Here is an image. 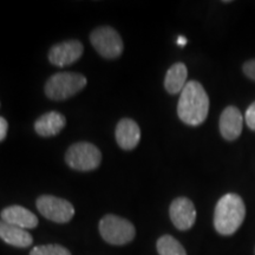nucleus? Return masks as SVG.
Masks as SVG:
<instances>
[{
	"instance_id": "f257e3e1",
	"label": "nucleus",
	"mask_w": 255,
	"mask_h": 255,
	"mask_svg": "<svg viewBox=\"0 0 255 255\" xmlns=\"http://www.w3.org/2000/svg\"><path fill=\"white\" fill-rule=\"evenodd\" d=\"M209 111V98L205 88L196 81H189L181 92L177 115L187 126L197 127L205 122Z\"/></svg>"
},
{
	"instance_id": "f03ea898",
	"label": "nucleus",
	"mask_w": 255,
	"mask_h": 255,
	"mask_svg": "<svg viewBox=\"0 0 255 255\" xmlns=\"http://www.w3.org/2000/svg\"><path fill=\"white\" fill-rule=\"evenodd\" d=\"M246 218V206L238 194H226L216 203L214 227L219 234L233 235L240 228Z\"/></svg>"
},
{
	"instance_id": "7ed1b4c3",
	"label": "nucleus",
	"mask_w": 255,
	"mask_h": 255,
	"mask_svg": "<svg viewBox=\"0 0 255 255\" xmlns=\"http://www.w3.org/2000/svg\"><path fill=\"white\" fill-rule=\"evenodd\" d=\"M87 78L77 72H58L47 79L45 95L53 101H65L87 87Z\"/></svg>"
},
{
	"instance_id": "20e7f679",
	"label": "nucleus",
	"mask_w": 255,
	"mask_h": 255,
	"mask_svg": "<svg viewBox=\"0 0 255 255\" xmlns=\"http://www.w3.org/2000/svg\"><path fill=\"white\" fill-rule=\"evenodd\" d=\"M100 233L108 244L123 246L135 239L136 229L129 220L108 214L100 221Z\"/></svg>"
},
{
	"instance_id": "39448f33",
	"label": "nucleus",
	"mask_w": 255,
	"mask_h": 255,
	"mask_svg": "<svg viewBox=\"0 0 255 255\" xmlns=\"http://www.w3.org/2000/svg\"><path fill=\"white\" fill-rule=\"evenodd\" d=\"M65 162L70 168L78 171H91L100 167L101 150L89 142L72 144L65 154Z\"/></svg>"
},
{
	"instance_id": "423d86ee",
	"label": "nucleus",
	"mask_w": 255,
	"mask_h": 255,
	"mask_svg": "<svg viewBox=\"0 0 255 255\" xmlns=\"http://www.w3.org/2000/svg\"><path fill=\"white\" fill-rule=\"evenodd\" d=\"M92 46L107 59L117 58L123 52V40L120 33L111 26L95 28L90 34Z\"/></svg>"
},
{
	"instance_id": "0eeeda50",
	"label": "nucleus",
	"mask_w": 255,
	"mask_h": 255,
	"mask_svg": "<svg viewBox=\"0 0 255 255\" xmlns=\"http://www.w3.org/2000/svg\"><path fill=\"white\" fill-rule=\"evenodd\" d=\"M37 209L44 218L57 223H66L75 215V208L68 200L53 195H41L37 199Z\"/></svg>"
},
{
	"instance_id": "6e6552de",
	"label": "nucleus",
	"mask_w": 255,
	"mask_h": 255,
	"mask_svg": "<svg viewBox=\"0 0 255 255\" xmlns=\"http://www.w3.org/2000/svg\"><path fill=\"white\" fill-rule=\"evenodd\" d=\"M83 44L79 40H65L50 49L49 60L52 65L65 68L76 63L83 56Z\"/></svg>"
},
{
	"instance_id": "1a4fd4ad",
	"label": "nucleus",
	"mask_w": 255,
	"mask_h": 255,
	"mask_svg": "<svg viewBox=\"0 0 255 255\" xmlns=\"http://www.w3.org/2000/svg\"><path fill=\"white\" fill-rule=\"evenodd\" d=\"M169 215L173 225L178 231H188L195 223V206L188 197H177L171 202Z\"/></svg>"
},
{
	"instance_id": "9d476101",
	"label": "nucleus",
	"mask_w": 255,
	"mask_h": 255,
	"mask_svg": "<svg viewBox=\"0 0 255 255\" xmlns=\"http://www.w3.org/2000/svg\"><path fill=\"white\" fill-rule=\"evenodd\" d=\"M244 127V117L237 107H228L222 111L220 117V132L227 141L239 138Z\"/></svg>"
},
{
	"instance_id": "9b49d317",
	"label": "nucleus",
	"mask_w": 255,
	"mask_h": 255,
	"mask_svg": "<svg viewBox=\"0 0 255 255\" xmlns=\"http://www.w3.org/2000/svg\"><path fill=\"white\" fill-rule=\"evenodd\" d=\"M116 141L123 150H132L141 141V129L131 119L121 120L116 127Z\"/></svg>"
},
{
	"instance_id": "f8f14e48",
	"label": "nucleus",
	"mask_w": 255,
	"mask_h": 255,
	"mask_svg": "<svg viewBox=\"0 0 255 255\" xmlns=\"http://www.w3.org/2000/svg\"><path fill=\"white\" fill-rule=\"evenodd\" d=\"M2 221L9 225L17 226L23 229H32L38 226V218L30 210L21 206H9L2 209L1 212Z\"/></svg>"
},
{
	"instance_id": "ddd939ff",
	"label": "nucleus",
	"mask_w": 255,
	"mask_h": 255,
	"mask_svg": "<svg viewBox=\"0 0 255 255\" xmlns=\"http://www.w3.org/2000/svg\"><path fill=\"white\" fill-rule=\"evenodd\" d=\"M65 124L66 120L62 114L57 111H50V113L41 115L36 121L34 130L41 137H51L58 135Z\"/></svg>"
},
{
	"instance_id": "4468645a",
	"label": "nucleus",
	"mask_w": 255,
	"mask_h": 255,
	"mask_svg": "<svg viewBox=\"0 0 255 255\" xmlns=\"http://www.w3.org/2000/svg\"><path fill=\"white\" fill-rule=\"evenodd\" d=\"M0 239L7 245L17 248H27L33 242V239L26 229L9 225L2 220H0Z\"/></svg>"
},
{
	"instance_id": "2eb2a0df",
	"label": "nucleus",
	"mask_w": 255,
	"mask_h": 255,
	"mask_svg": "<svg viewBox=\"0 0 255 255\" xmlns=\"http://www.w3.org/2000/svg\"><path fill=\"white\" fill-rule=\"evenodd\" d=\"M188 70L186 64L175 63L167 71L164 79V88L169 94L176 95L182 90L187 84Z\"/></svg>"
},
{
	"instance_id": "dca6fc26",
	"label": "nucleus",
	"mask_w": 255,
	"mask_h": 255,
	"mask_svg": "<svg viewBox=\"0 0 255 255\" xmlns=\"http://www.w3.org/2000/svg\"><path fill=\"white\" fill-rule=\"evenodd\" d=\"M156 248L159 255H187L184 247L171 235H163L159 238Z\"/></svg>"
},
{
	"instance_id": "f3484780",
	"label": "nucleus",
	"mask_w": 255,
	"mask_h": 255,
	"mask_svg": "<svg viewBox=\"0 0 255 255\" xmlns=\"http://www.w3.org/2000/svg\"><path fill=\"white\" fill-rule=\"evenodd\" d=\"M30 255H71V253L68 248L60 245H44V246L34 247Z\"/></svg>"
},
{
	"instance_id": "a211bd4d",
	"label": "nucleus",
	"mask_w": 255,
	"mask_h": 255,
	"mask_svg": "<svg viewBox=\"0 0 255 255\" xmlns=\"http://www.w3.org/2000/svg\"><path fill=\"white\" fill-rule=\"evenodd\" d=\"M245 119H246L248 128L255 131V102L247 109L246 115H245Z\"/></svg>"
},
{
	"instance_id": "6ab92c4d",
	"label": "nucleus",
	"mask_w": 255,
	"mask_h": 255,
	"mask_svg": "<svg viewBox=\"0 0 255 255\" xmlns=\"http://www.w3.org/2000/svg\"><path fill=\"white\" fill-rule=\"evenodd\" d=\"M244 72L248 78L255 82V59L248 60L244 64Z\"/></svg>"
},
{
	"instance_id": "aec40b11",
	"label": "nucleus",
	"mask_w": 255,
	"mask_h": 255,
	"mask_svg": "<svg viewBox=\"0 0 255 255\" xmlns=\"http://www.w3.org/2000/svg\"><path fill=\"white\" fill-rule=\"evenodd\" d=\"M8 130V123L4 117L0 116V142L4 141L6 135H7Z\"/></svg>"
},
{
	"instance_id": "412c9836",
	"label": "nucleus",
	"mask_w": 255,
	"mask_h": 255,
	"mask_svg": "<svg viewBox=\"0 0 255 255\" xmlns=\"http://www.w3.org/2000/svg\"><path fill=\"white\" fill-rule=\"evenodd\" d=\"M187 38L186 37H183V36H180L177 38V45H180V46H184L187 44Z\"/></svg>"
}]
</instances>
